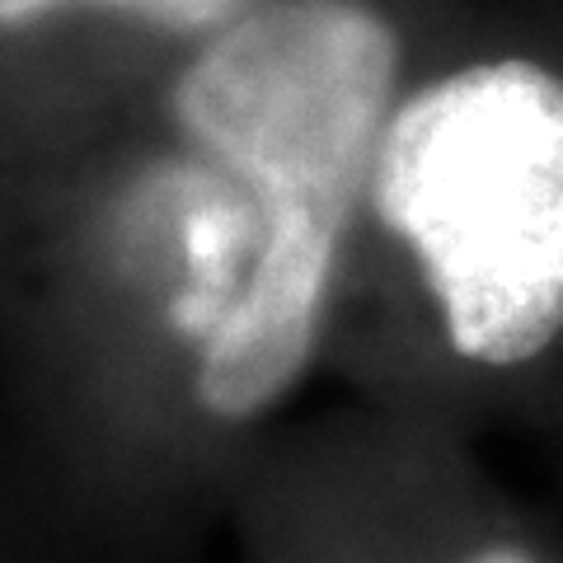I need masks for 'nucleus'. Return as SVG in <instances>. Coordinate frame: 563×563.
Wrapping results in <instances>:
<instances>
[{
    "label": "nucleus",
    "mask_w": 563,
    "mask_h": 563,
    "mask_svg": "<svg viewBox=\"0 0 563 563\" xmlns=\"http://www.w3.org/2000/svg\"><path fill=\"white\" fill-rule=\"evenodd\" d=\"M366 192L409 244L461 357L521 366L559 339V70L507 57L422 85L385 118Z\"/></svg>",
    "instance_id": "2"
},
{
    "label": "nucleus",
    "mask_w": 563,
    "mask_h": 563,
    "mask_svg": "<svg viewBox=\"0 0 563 563\" xmlns=\"http://www.w3.org/2000/svg\"><path fill=\"white\" fill-rule=\"evenodd\" d=\"M122 10L136 14L146 24H161L174 33H221L225 24H235L240 14H250L258 0H0V29H20L38 24L57 10Z\"/></svg>",
    "instance_id": "3"
},
{
    "label": "nucleus",
    "mask_w": 563,
    "mask_h": 563,
    "mask_svg": "<svg viewBox=\"0 0 563 563\" xmlns=\"http://www.w3.org/2000/svg\"><path fill=\"white\" fill-rule=\"evenodd\" d=\"M395 80L399 38L372 5L258 0L174 85L184 136L240 179L258 211L254 273L202 339L207 413L254 418L310 366Z\"/></svg>",
    "instance_id": "1"
},
{
    "label": "nucleus",
    "mask_w": 563,
    "mask_h": 563,
    "mask_svg": "<svg viewBox=\"0 0 563 563\" xmlns=\"http://www.w3.org/2000/svg\"><path fill=\"white\" fill-rule=\"evenodd\" d=\"M470 563H536L531 554H521V550H488L479 559H470Z\"/></svg>",
    "instance_id": "4"
}]
</instances>
